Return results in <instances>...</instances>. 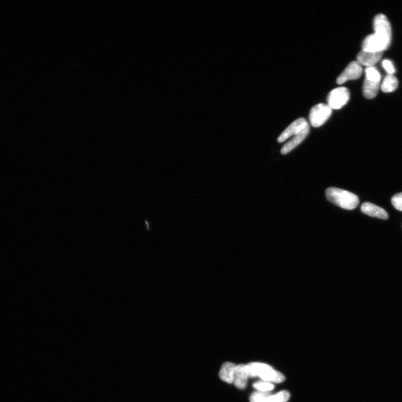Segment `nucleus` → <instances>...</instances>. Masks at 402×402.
Instances as JSON below:
<instances>
[{
  "instance_id": "1",
  "label": "nucleus",
  "mask_w": 402,
  "mask_h": 402,
  "mask_svg": "<svg viewBox=\"0 0 402 402\" xmlns=\"http://www.w3.org/2000/svg\"><path fill=\"white\" fill-rule=\"evenodd\" d=\"M310 127L307 121L301 118L294 121L291 124H290L278 138L279 143L283 142L290 139V140L284 144L281 150V153L284 154H288L292 151L295 147L299 145L302 141H304L310 133Z\"/></svg>"
},
{
  "instance_id": "2",
  "label": "nucleus",
  "mask_w": 402,
  "mask_h": 402,
  "mask_svg": "<svg viewBox=\"0 0 402 402\" xmlns=\"http://www.w3.org/2000/svg\"><path fill=\"white\" fill-rule=\"evenodd\" d=\"M328 201L343 209L352 210L359 204V199L356 195L348 191L336 187L328 188L326 191Z\"/></svg>"
},
{
  "instance_id": "3",
  "label": "nucleus",
  "mask_w": 402,
  "mask_h": 402,
  "mask_svg": "<svg viewBox=\"0 0 402 402\" xmlns=\"http://www.w3.org/2000/svg\"><path fill=\"white\" fill-rule=\"evenodd\" d=\"M250 377L259 376L262 380L270 383H281L285 380V377L277 372L268 365L252 363L247 365Z\"/></svg>"
},
{
  "instance_id": "4",
  "label": "nucleus",
  "mask_w": 402,
  "mask_h": 402,
  "mask_svg": "<svg viewBox=\"0 0 402 402\" xmlns=\"http://www.w3.org/2000/svg\"><path fill=\"white\" fill-rule=\"evenodd\" d=\"M373 26L375 34L389 47L392 41V29L390 23L387 17L383 14L377 15L374 20Z\"/></svg>"
},
{
  "instance_id": "5",
  "label": "nucleus",
  "mask_w": 402,
  "mask_h": 402,
  "mask_svg": "<svg viewBox=\"0 0 402 402\" xmlns=\"http://www.w3.org/2000/svg\"><path fill=\"white\" fill-rule=\"evenodd\" d=\"M332 109L329 105L319 103L313 107L309 115L311 124L314 128L323 125L331 116Z\"/></svg>"
},
{
  "instance_id": "6",
  "label": "nucleus",
  "mask_w": 402,
  "mask_h": 402,
  "mask_svg": "<svg viewBox=\"0 0 402 402\" xmlns=\"http://www.w3.org/2000/svg\"><path fill=\"white\" fill-rule=\"evenodd\" d=\"M350 99V92L347 88L341 87L333 89L327 97L328 105L332 109L338 110L342 109L348 102Z\"/></svg>"
},
{
  "instance_id": "7",
  "label": "nucleus",
  "mask_w": 402,
  "mask_h": 402,
  "mask_svg": "<svg viewBox=\"0 0 402 402\" xmlns=\"http://www.w3.org/2000/svg\"><path fill=\"white\" fill-rule=\"evenodd\" d=\"M362 66L357 61H352L337 79V83L342 84L350 80L359 78L362 76Z\"/></svg>"
},
{
  "instance_id": "8",
  "label": "nucleus",
  "mask_w": 402,
  "mask_h": 402,
  "mask_svg": "<svg viewBox=\"0 0 402 402\" xmlns=\"http://www.w3.org/2000/svg\"><path fill=\"white\" fill-rule=\"evenodd\" d=\"M363 50L369 52H383L389 47L375 34H371L364 39Z\"/></svg>"
},
{
  "instance_id": "9",
  "label": "nucleus",
  "mask_w": 402,
  "mask_h": 402,
  "mask_svg": "<svg viewBox=\"0 0 402 402\" xmlns=\"http://www.w3.org/2000/svg\"><path fill=\"white\" fill-rule=\"evenodd\" d=\"M250 377L249 370L247 365L240 364L236 366L234 383L235 386L240 389H244L247 385V380Z\"/></svg>"
},
{
  "instance_id": "10",
  "label": "nucleus",
  "mask_w": 402,
  "mask_h": 402,
  "mask_svg": "<svg viewBox=\"0 0 402 402\" xmlns=\"http://www.w3.org/2000/svg\"><path fill=\"white\" fill-rule=\"evenodd\" d=\"M383 52H369L362 51L358 54L357 61L361 66L373 67L381 59Z\"/></svg>"
},
{
  "instance_id": "11",
  "label": "nucleus",
  "mask_w": 402,
  "mask_h": 402,
  "mask_svg": "<svg viewBox=\"0 0 402 402\" xmlns=\"http://www.w3.org/2000/svg\"><path fill=\"white\" fill-rule=\"evenodd\" d=\"M361 210L362 213L371 217L387 220L389 216L385 209L374 205L372 203L365 202L363 204Z\"/></svg>"
},
{
  "instance_id": "12",
  "label": "nucleus",
  "mask_w": 402,
  "mask_h": 402,
  "mask_svg": "<svg viewBox=\"0 0 402 402\" xmlns=\"http://www.w3.org/2000/svg\"><path fill=\"white\" fill-rule=\"evenodd\" d=\"M380 83V80L365 78L363 88L364 96L369 99L375 97L378 94Z\"/></svg>"
},
{
  "instance_id": "13",
  "label": "nucleus",
  "mask_w": 402,
  "mask_h": 402,
  "mask_svg": "<svg viewBox=\"0 0 402 402\" xmlns=\"http://www.w3.org/2000/svg\"><path fill=\"white\" fill-rule=\"evenodd\" d=\"M236 366L230 362H226L222 365L219 374L221 380L229 384L234 383Z\"/></svg>"
},
{
  "instance_id": "14",
  "label": "nucleus",
  "mask_w": 402,
  "mask_h": 402,
  "mask_svg": "<svg viewBox=\"0 0 402 402\" xmlns=\"http://www.w3.org/2000/svg\"><path fill=\"white\" fill-rule=\"evenodd\" d=\"M398 86V79L393 75H388L383 80L381 89L384 92H392L396 90Z\"/></svg>"
},
{
  "instance_id": "15",
  "label": "nucleus",
  "mask_w": 402,
  "mask_h": 402,
  "mask_svg": "<svg viewBox=\"0 0 402 402\" xmlns=\"http://www.w3.org/2000/svg\"><path fill=\"white\" fill-rule=\"evenodd\" d=\"M290 398V394L286 391H283L274 395H270L269 402H287Z\"/></svg>"
},
{
  "instance_id": "16",
  "label": "nucleus",
  "mask_w": 402,
  "mask_h": 402,
  "mask_svg": "<svg viewBox=\"0 0 402 402\" xmlns=\"http://www.w3.org/2000/svg\"><path fill=\"white\" fill-rule=\"evenodd\" d=\"M253 388H255L259 391V392L267 393L269 391L273 390L274 388V385L271 383L268 382H258L253 385Z\"/></svg>"
},
{
  "instance_id": "17",
  "label": "nucleus",
  "mask_w": 402,
  "mask_h": 402,
  "mask_svg": "<svg viewBox=\"0 0 402 402\" xmlns=\"http://www.w3.org/2000/svg\"><path fill=\"white\" fill-rule=\"evenodd\" d=\"M270 394L268 393L257 392L252 393L250 397L251 402H269Z\"/></svg>"
},
{
  "instance_id": "18",
  "label": "nucleus",
  "mask_w": 402,
  "mask_h": 402,
  "mask_svg": "<svg viewBox=\"0 0 402 402\" xmlns=\"http://www.w3.org/2000/svg\"><path fill=\"white\" fill-rule=\"evenodd\" d=\"M366 78L375 80H381L380 74L375 67H368L366 70Z\"/></svg>"
},
{
  "instance_id": "19",
  "label": "nucleus",
  "mask_w": 402,
  "mask_h": 402,
  "mask_svg": "<svg viewBox=\"0 0 402 402\" xmlns=\"http://www.w3.org/2000/svg\"><path fill=\"white\" fill-rule=\"evenodd\" d=\"M392 203L395 208L402 211V193L393 196Z\"/></svg>"
},
{
  "instance_id": "20",
  "label": "nucleus",
  "mask_w": 402,
  "mask_h": 402,
  "mask_svg": "<svg viewBox=\"0 0 402 402\" xmlns=\"http://www.w3.org/2000/svg\"><path fill=\"white\" fill-rule=\"evenodd\" d=\"M382 66L389 75H392L395 72L394 67L391 60L386 59L382 61Z\"/></svg>"
}]
</instances>
